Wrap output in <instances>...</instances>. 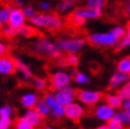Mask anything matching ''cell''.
Instances as JSON below:
<instances>
[{
	"label": "cell",
	"mask_w": 130,
	"mask_h": 129,
	"mask_svg": "<svg viewBox=\"0 0 130 129\" xmlns=\"http://www.w3.org/2000/svg\"><path fill=\"white\" fill-rule=\"evenodd\" d=\"M31 23H33L37 26L46 27L52 32H58L62 31L64 27V23L62 21L58 13H47V14H36L30 18Z\"/></svg>",
	"instance_id": "1"
},
{
	"label": "cell",
	"mask_w": 130,
	"mask_h": 129,
	"mask_svg": "<svg viewBox=\"0 0 130 129\" xmlns=\"http://www.w3.org/2000/svg\"><path fill=\"white\" fill-rule=\"evenodd\" d=\"M28 52H32L34 56H37L39 58H53V59H56L60 56V52L56 48V45H53L47 40H44L43 38H40V40H38L34 45H32Z\"/></svg>",
	"instance_id": "2"
},
{
	"label": "cell",
	"mask_w": 130,
	"mask_h": 129,
	"mask_svg": "<svg viewBox=\"0 0 130 129\" xmlns=\"http://www.w3.org/2000/svg\"><path fill=\"white\" fill-rule=\"evenodd\" d=\"M88 41H89L91 45H95V46H112L118 41V38L115 36L113 32L111 33H104V34H92L88 38Z\"/></svg>",
	"instance_id": "3"
},
{
	"label": "cell",
	"mask_w": 130,
	"mask_h": 129,
	"mask_svg": "<svg viewBox=\"0 0 130 129\" xmlns=\"http://www.w3.org/2000/svg\"><path fill=\"white\" fill-rule=\"evenodd\" d=\"M73 95L80 101L85 103L86 105H93L103 97L102 92H92V91H84V90H73Z\"/></svg>",
	"instance_id": "4"
},
{
	"label": "cell",
	"mask_w": 130,
	"mask_h": 129,
	"mask_svg": "<svg viewBox=\"0 0 130 129\" xmlns=\"http://www.w3.org/2000/svg\"><path fill=\"white\" fill-rule=\"evenodd\" d=\"M70 77L64 72H56L53 75H50V85L48 90H63L69 84Z\"/></svg>",
	"instance_id": "5"
},
{
	"label": "cell",
	"mask_w": 130,
	"mask_h": 129,
	"mask_svg": "<svg viewBox=\"0 0 130 129\" xmlns=\"http://www.w3.org/2000/svg\"><path fill=\"white\" fill-rule=\"evenodd\" d=\"M17 71V63L15 58L8 54L0 56V74L4 75H13Z\"/></svg>",
	"instance_id": "6"
},
{
	"label": "cell",
	"mask_w": 130,
	"mask_h": 129,
	"mask_svg": "<svg viewBox=\"0 0 130 129\" xmlns=\"http://www.w3.org/2000/svg\"><path fill=\"white\" fill-rule=\"evenodd\" d=\"M85 43V39H72V40H60L58 43V48L63 51H68L75 53L76 51H78L82 49V46Z\"/></svg>",
	"instance_id": "7"
},
{
	"label": "cell",
	"mask_w": 130,
	"mask_h": 129,
	"mask_svg": "<svg viewBox=\"0 0 130 129\" xmlns=\"http://www.w3.org/2000/svg\"><path fill=\"white\" fill-rule=\"evenodd\" d=\"M64 114L71 120L72 122H75L78 124L80 121V117L83 116V109L79 107L78 104L75 103H69L65 105L64 108Z\"/></svg>",
	"instance_id": "8"
},
{
	"label": "cell",
	"mask_w": 130,
	"mask_h": 129,
	"mask_svg": "<svg viewBox=\"0 0 130 129\" xmlns=\"http://www.w3.org/2000/svg\"><path fill=\"white\" fill-rule=\"evenodd\" d=\"M8 23L12 27L19 30L25 23V13L21 10H11L10 11V17H8Z\"/></svg>",
	"instance_id": "9"
},
{
	"label": "cell",
	"mask_w": 130,
	"mask_h": 129,
	"mask_svg": "<svg viewBox=\"0 0 130 129\" xmlns=\"http://www.w3.org/2000/svg\"><path fill=\"white\" fill-rule=\"evenodd\" d=\"M44 98L48 105V109H51V111L55 117H60L64 114V109L62 108V104H59L53 96H51L50 94H46Z\"/></svg>",
	"instance_id": "10"
},
{
	"label": "cell",
	"mask_w": 130,
	"mask_h": 129,
	"mask_svg": "<svg viewBox=\"0 0 130 129\" xmlns=\"http://www.w3.org/2000/svg\"><path fill=\"white\" fill-rule=\"evenodd\" d=\"M56 101L62 105H66L69 103H71L72 98H73V90L71 88H66L63 89V91H59L57 95H56Z\"/></svg>",
	"instance_id": "11"
},
{
	"label": "cell",
	"mask_w": 130,
	"mask_h": 129,
	"mask_svg": "<svg viewBox=\"0 0 130 129\" xmlns=\"http://www.w3.org/2000/svg\"><path fill=\"white\" fill-rule=\"evenodd\" d=\"M56 62L60 66H73L75 68L78 64V57L75 56L72 52H69L68 54H65L63 57L59 56L58 58H56Z\"/></svg>",
	"instance_id": "12"
},
{
	"label": "cell",
	"mask_w": 130,
	"mask_h": 129,
	"mask_svg": "<svg viewBox=\"0 0 130 129\" xmlns=\"http://www.w3.org/2000/svg\"><path fill=\"white\" fill-rule=\"evenodd\" d=\"M75 13L79 14L84 18H98L101 17L102 14V11L101 8H93V7H79V8H76L73 11Z\"/></svg>",
	"instance_id": "13"
},
{
	"label": "cell",
	"mask_w": 130,
	"mask_h": 129,
	"mask_svg": "<svg viewBox=\"0 0 130 129\" xmlns=\"http://www.w3.org/2000/svg\"><path fill=\"white\" fill-rule=\"evenodd\" d=\"M18 33H20L21 36L24 37H27V38H44V34L41 33L39 30L34 28V27H31V26H23L18 30Z\"/></svg>",
	"instance_id": "14"
},
{
	"label": "cell",
	"mask_w": 130,
	"mask_h": 129,
	"mask_svg": "<svg viewBox=\"0 0 130 129\" xmlns=\"http://www.w3.org/2000/svg\"><path fill=\"white\" fill-rule=\"evenodd\" d=\"M95 114H96V116L98 119L110 120L113 115V111H112V108L109 107V105H102V107H99L98 109L95 110Z\"/></svg>",
	"instance_id": "15"
},
{
	"label": "cell",
	"mask_w": 130,
	"mask_h": 129,
	"mask_svg": "<svg viewBox=\"0 0 130 129\" xmlns=\"http://www.w3.org/2000/svg\"><path fill=\"white\" fill-rule=\"evenodd\" d=\"M129 76L124 75L123 72H116V74H113L111 79H110V84H109V89L111 88H117L120 84L124 83V82L127 81Z\"/></svg>",
	"instance_id": "16"
},
{
	"label": "cell",
	"mask_w": 130,
	"mask_h": 129,
	"mask_svg": "<svg viewBox=\"0 0 130 129\" xmlns=\"http://www.w3.org/2000/svg\"><path fill=\"white\" fill-rule=\"evenodd\" d=\"M25 117L31 122L32 126H39V124L41 123V120L44 119V117H43V116H41L37 110H28Z\"/></svg>",
	"instance_id": "17"
},
{
	"label": "cell",
	"mask_w": 130,
	"mask_h": 129,
	"mask_svg": "<svg viewBox=\"0 0 130 129\" xmlns=\"http://www.w3.org/2000/svg\"><path fill=\"white\" fill-rule=\"evenodd\" d=\"M105 102L108 103L109 107L111 108H120L121 105H122V99L118 95L115 96V95H106L105 96Z\"/></svg>",
	"instance_id": "18"
},
{
	"label": "cell",
	"mask_w": 130,
	"mask_h": 129,
	"mask_svg": "<svg viewBox=\"0 0 130 129\" xmlns=\"http://www.w3.org/2000/svg\"><path fill=\"white\" fill-rule=\"evenodd\" d=\"M36 103H37V96L33 95V94L25 95L21 98V104L24 105L25 108H33Z\"/></svg>",
	"instance_id": "19"
},
{
	"label": "cell",
	"mask_w": 130,
	"mask_h": 129,
	"mask_svg": "<svg viewBox=\"0 0 130 129\" xmlns=\"http://www.w3.org/2000/svg\"><path fill=\"white\" fill-rule=\"evenodd\" d=\"M15 63H17V70H19V71L24 75L25 79H30V78L32 77V74H31V70L26 66V65L24 64V63H21L19 59H15Z\"/></svg>",
	"instance_id": "20"
},
{
	"label": "cell",
	"mask_w": 130,
	"mask_h": 129,
	"mask_svg": "<svg viewBox=\"0 0 130 129\" xmlns=\"http://www.w3.org/2000/svg\"><path fill=\"white\" fill-rule=\"evenodd\" d=\"M14 127L18 128V129H31V128H33V126L31 124V122H30L26 117L17 119L15 121H14Z\"/></svg>",
	"instance_id": "21"
},
{
	"label": "cell",
	"mask_w": 130,
	"mask_h": 129,
	"mask_svg": "<svg viewBox=\"0 0 130 129\" xmlns=\"http://www.w3.org/2000/svg\"><path fill=\"white\" fill-rule=\"evenodd\" d=\"M117 69L120 72H123V74H129L130 72V57L124 58L118 63L117 65Z\"/></svg>",
	"instance_id": "22"
},
{
	"label": "cell",
	"mask_w": 130,
	"mask_h": 129,
	"mask_svg": "<svg viewBox=\"0 0 130 129\" xmlns=\"http://www.w3.org/2000/svg\"><path fill=\"white\" fill-rule=\"evenodd\" d=\"M77 3H78V0H62V1H59L57 10H58L59 12H64L65 10H68L69 7L76 5Z\"/></svg>",
	"instance_id": "23"
},
{
	"label": "cell",
	"mask_w": 130,
	"mask_h": 129,
	"mask_svg": "<svg viewBox=\"0 0 130 129\" xmlns=\"http://www.w3.org/2000/svg\"><path fill=\"white\" fill-rule=\"evenodd\" d=\"M36 110H37V111L39 112L43 117H44V116H46V114L48 112V105H47V103H46V101H45V99L39 101V102H38V104H37Z\"/></svg>",
	"instance_id": "24"
},
{
	"label": "cell",
	"mask_w": 130,
	"mask_h": 129,
	"mask_svg": "<svg viewBox=\"0 0 130 129\" xmlns=\"http://www.w3.org/2000/svg\"><path fill=\"white\" fill-rule=\"evenodd\" d=\"M17 33H18V30L17 28H14V27H12L11 25L1 31V36L5 37L6 39H11V38H13L14 36H17Z\"/></svg>",
	"instance_id": "25"
},
{
	"label": "cell",
	"mask_w": 130,
	"mask_h": 129,
	"mask_svg": "<svg viewBox=\"0 0 130 129\" xmlns=\"http://www.w3.org/2000/svg\"><path fill=\"white\" fill-rule=\"evenodd\" d=\"M72 77H73V79H75L76 82H78V83H88V82H89V79H88V77H86L85 75L80 74V72L77 71V70H73Z\"/></svg>",
	"instance_id": "26"
},
{
	"label": "cell",
	"mask_w": 130,
	"mask_h": 129,
	"mask_svg": "<svg viewBox=\"0 0 130 129\" xmlns=\"http://www.w3.org/2000/svg\"><path fill=\"white\" fill-rule=\"evenodd\" d=\"M108 0H88V6L93 7V8H102L105 6Z\"/></svg>",
	"instance_id": "27"
},
{
	"label": "cell",
	"mask_w": 130,
	"mask_h": 129,
	"mask_svg": "<svg viewBox=\"0 0 130 129\" xmlns=\"http://www.w3.org/2000/svg\"><path fill=\"white\" fill-rule=\"evenodd\" d=\"M117 95L120 96L121 98H123V99L130 98V83L129 84H127L125 87H123L121 90H118Z\"/></svg>",
	"instance_id": "28"
},
{
	"label": "cell",
	"mask_w": 130,
	"mask_h": 129,
	"mask_svg": "<svg viewBox=\"0 0 130 129\" xmlns=\"http://www.w3.org/2000/svg\"><path fill=\"white\" fill-rule=\"evenodd\" d=\"M115 119H117L122 123H130V116H129V112L128 111L118 112L117 115H115Z\"/></svg>",
	"instance_id": "29"
},
{
	"label": "cell",
	"mask_w": 130,
	"mask_h": 129,
	"mask_svg": "<svg viewBox=\"0 0 130 129\" xmlns=\"http://www.w3.org/2000/svg\"><path fill=\"white\" fill-rule=\"evenodd\" d=\"M122 124H123V123L121 122V121H118L117 119L112 117V119H110V120H109V123H108V128L120 129V128H122Z\"/></svg>",
	"instance_id": "30"
},
{
	"label": "cell",
	"mask_w": 130,
	"mask_h": 129,
	"mask_svg": "<svg viewBox=\"0 0 130 129\" xmlns=\"http://www.w3.org/2000/svg\"><path fill=\"white\" fill-rule=\"evenodd\" d=\"M11 126L10 116H1L0 119V129H6Z\"/></svg>",
	"instance_id": "31"
},
{
	"label": "cell",
	"mask_w": 130,
	"mask_h": 129,
	"mask_svg": "<svg viewBox=\"0 0 130 129\" xmlns=\"http://www.w3.org/2000/svg\"><path fill=\"white\" fill-rule=\"evenodd\" d=\"M10 8H5L4 7L3 10L0 11V21L1 23H6L8 20V17H10Z\"/></svg>",
	"instance_id": "32"
},
{
	"label": "cell",
	"mask_w": 130,
	"mask_h": 129,
	"mask_svg": "<svg viewBox=\"0 0 130 129\" xmlns=\"http://www.w3.org/2000/svg\"><path fill=\"white\" fill-rule=\"evenodd\" d=\"M34 83H36V87H37L38 89H40V90H45V89L47 88V83H46V81H45V79H41V78H36Z\"/></svg>",
	"instance_id": "33"
},
{
	"label": "cell",
	"mask_w": 130,
	"mask_h": 129,
	"mask_svg": "<svg viewBox=\"0 0 130 129\" xmlns=\"http://www.w3.org/2000/svg\"><path fill=\"white\" fill-rule=\"evenodd\" d=\"M128 45H130V37H129V36H127V37L123 39V41H121L120 44H118V46H117V49H116V51H120L121 49L125 48V46H128Z\"/></svg>",
	"instance_id": "34"
},
{
	"label": "cell",
	"mask_w": 130,
	"mask_h": 129,
	"mask_svg": "<svg viewBox=\"0 0 130 129\" xmlns=\"http://www.w3.org/2000/svg\"><path fill=\"white\" fill-rule=\"evenodd\" d=\"M121 12L123 13V16H130V0L127 5H121Z\"/></svg>",
	"instance_id": "35"
},
{
	"label": "cell",
	"mask_w": 130,
	"mask_h": 129,
	"mask_svg": "<svg viewBox=\"0 0 130 129\" xmlns=\"http://www.w3.org/2000/svg\"><path fill=\"white\" fill-rule=\"evenodd\" d=\"M12 112V109L10 107H4L0 109V116H10Z\"/></svg>",
	"instance_id": "36"
},
{
	"label": "cell",
	"mask_w": 130,
	"mask_h": 129,
	"mask_svg": "<svg viewBox=\"0 0 130 129\" xmlns=\"http://www.w3.org/2000/svg\"><path fill=\"white\" fill-rule=\"evenodd\" d=\"M112 32L115 33V36H116L118 39H121L122 37H124V31H123V28H121V27H116Z\"/></svg>",
	"instance_id": "37"
},
{
	"label": "cell",
	"mask_w": 130,
	"mask_h": 129,
	"mask_svg": "<svg viewBox=\"0 0 130 129\" xmlns=\"http://www.w3.org/2000/svg\"><path fill=\"white\" fill-rule=\"evenodd\" d=\"M10 53V49L7 48L6 45H4L0 43V56H4V54H8Z\"/></svg>",
	"instance_id": "38"
},
{
	"label": "cell",
	"mask_w": 130,
	"mask_h": 129,
	"mask_svg": "<svg viewBox=\"0 0 130 129\" xmlns=\"http://www.w3.org/2000/svg\"><path fill=\"white\" fill-rule=\"evenodd\" d=\"M24 13L26 14V16H27V17H33V16H36V12H34V10L33 8H31V7H26V8H25V11H24Z\"/></svg>",
	"instance_id": "39"
},
{
	"label": "cell",
	"mask_w": 130,
	"mask_h": 129,
	"mask_svg": "<svg viewBox=\"0 0 130 129\" xmlns=\"http://www.w3.org/2000/svg\"><path fill=\"white\" fill-rule=\"evenodd\" d=\"M123 107H124V109H125L127 111H128V110H130V98H128L127 102H124Z\"/></svg>",
	"instance_id": "40"
},
{
	"label": "cell",
	"mask_w": 130,
	"mask_h": 129,
	"mask_svg": "<svg viewBox=\"0 0 130 129\" xmlns=\"http://www.w3.org/2000/svg\"><path fill=\"white\" fill-rule=\"evenodd\" d=\"M127 31H128V36L130 37V21L128 23V25H127Z\"/></svg>",
	"instance_id": "41"
},
{
	"label": "cell",
	"mask_w": 130,
	"mask_h": 129,
	"mask_svg": "<svg viewBox=\"0 0 130 129\" xmlns=\"http://www.w3.org/2000/svg\"><path fill=\"white\" fill-rule=\"evenodd\" d=\"M41 8H48V4H43V5H41Z\"/></svg>",
	"instance_id": "42"
},
{
	"label": "cell",
	"mask_w": 130,
	"mask_h": 129,
	"mask_svg": "<svg viewBox=\"0 0 130 129\" xmlns=\"http://www.w3.org/2000/svg\"><path fill=\"white\" fill-rule=\"evenodd\" d=\"M1 31H3V23L0 21V34H1Z\"/></svg>",
	"instance_id": "43"
},
{
	"label": "cell",
	"mask_w": 130,
	"mask_h": 129,
	"mask_svg": "<svg viewBox=\"0 0 130 129\" xmlns=\"http://www.w3.org/2000/svg\"><path fill=\"white\" fill-rule=\"evenodd\" d=\"M128 112H129V116H130V110H128Z\"/></svg>",
	"instance_id": "44"
},
{
	"label": "cell",
	"mask_w": 130,
	"mask_h": 129,
	"mask_svg": "<svg viewBox=\"0 0 130 129\" xmlns=\"http://www.w3.org/2000/svg\"><path fill=\"white\" fill-rule=\"evenodd\" d=\"M129 74H130V72H129Z\"/></svg>",
	"instance_id": "45"
}]
</instances>
